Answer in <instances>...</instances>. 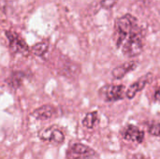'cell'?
I'll use <instances>...</instances> for the list:
<instances>
[{
    "instance_id": "1",
    "label": "cell",
    "mask_w": 160,
    "mask_h": 159,
    "mask_svg": "<svg viewBox=\"0 0 160 159\" xmlns=\"http://www.w3.org/2000/svg\"><path fill=\"white\" fill-rule=\"evenodd\" d=\"M113 37L115 45L128 57H136L143 50V32L139 20L132 14L127 13L114 22Z\"/></svg>"
},
{
    "instance_id": "2",
    "label": "cell",
    "mask_w": 160,
    "mask_h": 159,
    "mask_svg": "<svg viewBox=\"0 0 160 159\" xmlns=\"http://www.w3.org/2000/svg\"><path fill=\"white\" fill-rule=\"evenodd\" d=\"M6 37L8 40V46L13 53H20L22 55H28L30 49L22 37L13 31H6Z\"/></svg>"
},
{
    "instance_id": "3",
    "label": "cell",
    "mask_w": 160,
    "mask_h": 159,
    "mask_svg": "<svg viewBox=\"0 0 160 159\" xmlns=\"http://www.w3.org/2000/svg\"><path fill=\"white\" fill-rule=\"evenodd\" d=\"M38 138L44 142H51L53 144H62L65 142V135L61 129L56 127H50L38 132Z\"/></svg>"
},
{
    "instance_id": "4",
    "label": "cell",
    "mask_w": 160,
    "mask_h": 159,
    "mask_svg": "<svg viewBox=\"0 0 160 159\" xmlns=\"http://www.w3.org/2000/svg\"><path fill=\"white\" fill-rule=\"evenodd\" d=\"M94 156L95 151L89 146L75 143L70 147L68 153V159H91Z\"/></svg>"
},
{
    "instance_id": "5",
    "label": "cell",
    "mask_w": 160,
    "mask_h": 159,
    "mask_svg": "<svg viewBox=\"0 0 160 159\" xmlns=\"http://www.w3.org/2000/svg\"><path fill=\"white\" fill-rule=\"evenodd\" d=\"M104 93V97L106 101H117L121 100L125 95V86L122 84L117 85H109L102 90Z\"/></svg>"
},
{
    "instance_id": "6",
    "label": "cell",
    "mask_w": 160,
    "mask_h": 159,
    "mask_svg": "<svg viewBox=\"0 0 160 159\" xmlns=\"http://www.w3.org/2000/svg\"><path fill=\"white\" fill-rule=\"evenodd\" d=\"M123 138L128 142L142 143L144 140V133L139 127L133 125H128L123 131Z\"/></svg>"
},
{
    "instance_id": "7",
    "label": "cell",
    "mask_w": 160,
    "mask_h": 159,
    "mask_svg": "<svg viewBox=\"0 0 160 159\" xmlns=\"http://www.w3.org/2000/svg\"><path fill=\"white\" fill-rule=\"evenodd\" d=\"M150 77H151L150 74L145 75L142 78H141L140 80H138L137 82H135L132 85H130L129 88L126 92L127 97L128 99H132L137 95V93H139L140 91H142L148 84V82L150 81Z\"/></svg>"
},
{
    "instance_id": "8",
    "label": "cell",
    "mask_w": 160,
    "mask_h": 159,
    "mask_svg": "<svg viewBox=\"0 0 160 159\" xmlns=\"http://www.w3.org/2000/svg\"><path fill=\"white\" fill-rule=\"evenodd\" d=\"M56 111L55 108L52 105H43L38 109H36L33 112H32V116L37 119V120H48L51 119L54 114H55Z\"/></svg>"
},
{
    "instance_id": "9",
    "label": "cell",
    "mask_w": 160,
    "mask_h": 159,
    "mask_svg": "<svg viewBox=\"0 0 160 159\" xmlns=\"http://www.w3.org/2000/svg\"><path fill=\"white\" fill-rule=\"evenodd\" d=\"M137 66H138V63L136 61H129V62L124 63V64L116 67L112 70V77L116 80H120V79L124 78L128 73L134 70L137 67Z\"/></svg>"
},
{
    "instance_id": "10",
    "label": "cell",
    "mask_w": 160,
    "mask_h": 159,
    "mask_svg": "<svg viewBox=\"0 0 160 159\" xmlns=\"http://www.w3.org/2000/svg\"><path fill=\"white\" fill-rule=\"evenodd\" d=\"M24 78H25V75H24L23 72H22V71H14L8 78L7 83L11 89L16 90V89L20 88L22 85Z\"/></svg>"
},
{
    "instance_id": "11",
    "label": "cell",
    "mask_w": 160,
    "mask_h": 159,
    "mask_svg": "<svg viewBox=\"0 0 160 159\" xmlns=\"http://www.w3.org/2000/svg\"><path fill=\"white\" fill-rule=\"evenodd\" d=\"M98 114L97 112H88L82 121V124L84 127L88 128V129H92L95 127V126L98 124Z\"/></svg>"
},
{
    "instance_id": "12",
    "label": "cell",
    "mask_w": 160,
    "mask_h": 159,
    "mask_svg": "<svg viewBox=\"0 0 160 159\" xmlns=\"http://www.w3.org/2000/svg\"><path fill=\"white\" fill-rule=\"evenodd\" d=\"M48 49H49V42L43 40V41H41V42H38V43L35 44V45L31 48V52H32L35 55L41 57V56H43V55L47 52Z\"/></svg>"
},
{
    "instance_id": "13",
    "label": "cell",
    "mask_w": 160,
    "mask_h": 159,
    "mask_svg": "<svg viewBox=\"0 0 160 159\" xmlns=\"http://www.w3.org/2000/svg\"><path fill=\"white\" fill-rule=\"evenodd\" d=\"M149 133L155 137H160V124L159 123H154L149 127L148 129Z\"/></svg>"
},
{
    "instance_id": "14",
    "label": "cell",
    "mask_w": 160,
    "mask_h": 159,
    "mask_svg": "<svg viewBox=\"0 0 160 159\" xmlns=\"http://www.w3.org/2000/svg\"><path fill=\"white\" fill-rule=\"evenodd\" d=\"M119 0H100V5L105 9H111L112 8Z\"/></svg>"
},
{
    "instance_id": "15",
    "label": "cell",
    "mask_w": 160,
    "mask_h": 159,
    "mask_svg": "<svg viewBox=\"0 0 160 159\" xmlns=\"http://www.w3.org/2000/svg\"><path fill=\"white\" fill-rule=\"evenodd\" d=\"M154 98H155V100H156L157 102H160V86L158 88V90H157V92H156V94H155Z\"/></svg>"
},
{
    "instance_id": "16",
    "label": "cell",
    "mask_w": 160,
    "mask_h": 159,
    "mask_svg": "<svg viewBox=\"0 0 160 159\" xmlns=\"http://www.w3.org/2000/svg\"><path fill=\"white\" fill-rule=\"evenodd\" d=\"M130 159H145V157L143 156H142V155H135Z\"/></svg>"
}]
</instances>
